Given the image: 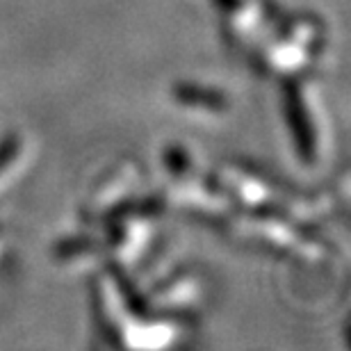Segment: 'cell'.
I'll list each match as a JSON object with an SVG mask.
<instances>
[{"mask_svg":"<svg viewBox=\"0 0 351 351\" xmlns=\"http://www.w3.org/2000/svg\"><path fill=\"white\" fill-rule=\"evenodd\" d=\"M326 46V30L308 12L278 19L254 46V66L267 78H301L319 60Z\"/></svg>","mask_w":351,"mask_h":351,"instance_id":"cell-1","label":"cell"},{"mask_svg":"<svg viewBox=\"0 0 351 351\" xmlns=\"http://www.w3.org/2000/svg\"><path fill=\"white\" fill-rule=\"evenodd\" d=\"M139 208H162V203L156 194L144 192L142 169L128 162L98 176L82 199L80 217L87 226H101L103 221Z\"/></svg>","mask_w":351,"mask_h":351,"instance_id":"cell-2","label":"cell"},{"mask_svg":"<svg viewBox=\"0 0 351 351\" xmlns=\"http://www.w3.org/2000/svg\"><path fill=\"white\" fill-rule=\"evenodd\" d=\"M319 112L317 101L313 98V91L301 78H294L287 82L285 89V119L287 128L297 146V153L308 162L317 160L319 156V142H322V128H319Z\"/></svg>","mask_w":351,"mask_h":351,"instance_id":"cell-3","label":"cell"},{"mask_svg":"<svg viewBox=\"0 0 351 351\" xmlns=\"http://www.w3.org/2000/svg\"><path fill=\"white\" fill-rule=\"evenodd\" d=\"M27 158V142L16 130H5L0 135V192L23 171Z\"/></svg>","mask_w":351,"mask_h":351,"instance_id":"cell-4","label":"cell"},{"mask_svg":"<svg viewBox=\"0 0 351 351\" xmlns=\"http://www.w3.org/2000/svg\"><path fill=\"white\" fill-rule=\"evenodd\" d=\"M173 98L182 108L206 110V112H223L226 110V94L196 82H182L173 87Z\"/></svg>","mask_w":351,"mask_h":351,"instance_id":"cell-5","label":"cell"},{"mask_svg":"<svg viewBox=\"0 0 351 351\" xmlns=\"http://www.w3.org/2000/svg\"><path fill=\"white\" fill-rule=\"evenodd\" d=\"M10 261V240H7V233L0 228V267H5V263Z\"/></svg>","mask_w":351,"mask_h":351,"instance_id":"cell-6","label":"cell"}]
</instances>
